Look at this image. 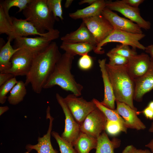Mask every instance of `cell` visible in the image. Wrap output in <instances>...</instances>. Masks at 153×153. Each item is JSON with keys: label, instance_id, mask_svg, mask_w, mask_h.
Segmentation results:
<instances>
[{"label": "cell", "instance_id": "cell-1", "mask_svg": "<svg viewBox=\"0 0 153 153\" xmlns=\"http://www.w3.org/2000/svg\"><path fill=\"white\" fill-rule=\"evenodd\" d=\"M62 55L57 43L53 41L44 50L35 54L26 76V85L31 84L35 93H40Z\"/></svg>", "mask_w": 153, "mask_h": 153}, {"label": "cell", "instance_id": "cell-2", "mask_svg": "<svg viewBox=\"0 0 153 153\" xmlns=\"http://www.w3.org/2000/svg\"><path fill=\"white\" fill-rule=\"evenodd\" d=\"M74 56L65 52L62 55L43 89L57 85L77 96L81 95L83 86L76 82L71 72Z\"/></svg>", "mask_w": 153, "mask_h": 153}, {"label": "cell", "instance_id": "cell-3", "mask_svg": "<svg viewBox=\"0 0 153 153\" xmlns=\"http://www.w3.org/2000/svg\"><path fill=\"white\" fill-rule=\"evenodd\" d=\"M106 67L116 100L137 110L133 103L134 81L128 73L126 65H112L106 63Z\"/></svg>", "mask_w": 153, "mask_h": 153}, {"label": "cell", "instance_id": "cell-4", "mask_svg": "<svg viewBox=\"0 0 153 153\" xmlns=\"http://www.w3.org/2000/svg\"><path fill=\"white\" fill-rule=\"evenodd\" d=\"M23 13L27 21L41 33L53 30L56 21L46 3V0H32Z\"/></svg>", "mask_w": 153, "mask_h": 153}, {"label": "cell", "instance_id": "cell-5", "mask_svg": "<svg viewBox=\"0 0 153 153\" xmlns=\"http://www.w3.org/2000/svg\"><path fill=\"white\" fill-rule=\"evenodd\" d=\"M145 36V35L143 33H133L114 29L107 38L96 46L93 51L97 54H104L105 51L102 46L110 42H119L122 44L131 46L135 50L138 48L145 50L146 47L141 44L139 41Z\"/></svg>", "mask_w": 153, "mask_h": 153}, {"label": "cell", "instance_id": "cell-6", "mask_svg": "<svg viewBox=\"0 0 153 153\" xmlns=\"http://www.w3.org/2000/svg\"><path fill=\"white\" fill-rule=\"evenodd\" d=\"M60 33L58 29H54L50 35L46 36L17 37L14 39V48H24L36 54L45 49L52 41L58 38Z\"/></svg>", "mask_w": 153, "mask_h": 153}, {"label": "cell", "instance_id": "cell-7", "mask_svg": "<svg viewBox=\"0 0 153 153\" xmlns=\"http://www.w3.org/2000/svg\"><path fill=\"white\" fill-rule=\"evenodd\" d=\"M65 101L75 120L80 126L87 116L97 108L93 101H87L82 97L69 94Z\"/></svg>", "mask_w": 153, "mask_h": 153}, {"label": "cell", "instance_id": "cell-8", "mask_svg": "<svg viewBox=\"0 0 153 153\" xmlns=\"http://www.w3.org/2000/svg\"><path fill=\"white\" fill-rule=\"evenodd\" d=\"M56 97L65 117L64 130L61 137L73 146L81 132L80 126L71 114L64 98L58 93L56 94Z\"/></svg>", "mask_w": 153, "mask_h": 153}, {"label": "cell", "instance_id": "cell-9", "mask_svg": "<svg viewBox=\"0 0 153 153\" xmlns=\"http://www.w3.org/2000/svg\"><path fill=\"white\" fill-rule=\"evenodd\" d=\"M106 7L112 11L120 13L129 20L137 24L141 29L147 30L151 27L150 22L145 20L141 16L139 8L131 7L121 0L105 1Z\"/></svg>", "mask_w": 153, "mask_h": 153}, {"label": "cell", "instance_id": "cell-10", "mask_svg": "<svg viewBox=\"0 0 153 153\" xmlns=\"http://www.w3.org/2000/svg\"><path fill=\"white\" fill-rule=\"evenodd\" d=\"M107 119L97 107L90 112L80 125L81 132L97 138L105 130Z\"/></svg>", "mask_w": 153, "mask_h": 153}, {"label": "cell", "instance_id": "cell-11", "mask_svg": "<svg viewBox=\"0 0 153 153\" xmlns=\"http://www.w3.org/2000/svg\"><path fill=\"white\" fill-rule=\"evenodd\" d=\"M35 54L27 49L20 48L13 55L11 59V68L2 73H11L15 77L26 76L30 69Z\"/></svg>", "mask_w": 153, "mask_h": 153}, {"label": "cell", "instance_id": "cell-12", "mask_svg": "<svg viewBox=\"0 0 153 153\" xmlns=\"http://www.w3.org/2000/svg\"><path fill=\"white\" fill-rule=\"evenodd\" d=\"M82 20L94 36L97 45L107 38L114 29L110 22L101 14Z\"/></svg>", "mask_w": 153, "mask_h": 153}, {"label": "cell", "instance_id": "cell-13", "mask_svg": "<svg viewBox=\"0 0 153 153\" xmlns=\"http://www.w3.org/2000/svg\"><path fill=\"white\" fill-rule=\"evenodd\" d=\"M101 14L111 24L114 29L133 33H143L141 28L131 20L121 17L106 7L102 11Z\"/></svg>", "mask_w": 153, "mask_h": 153}, {"label": "cell", "instance_id": "cell-14", "mask_svg": "<svg viewBox=\"0 0 153 153\" xmlns=\"http://www.w3.org/2000/svg\"><path fill=\"white\" fill-rule=\"evenodd\" d=\"M151 58L147 54L142 53L128 58L126 65L127 70L134 80L143 76L148 71L151 63Z\"/></svg>", "mask_w": 153, "mask_h": 153}, {"label": "cell", "instance_id": "cell-15", "mask_svg": "<svg viewBox=\"0 0 153 153\" xmlns=\"http://www.w3.org/2000/svg\"><path fill=\"white\" fill-rule=\"evenodd\" d=\"M116 110L124 119L125 126L127 128L138 130L145 129L146 125L137 116V110H134L126 104L116 100Z\"/></svg>", "mask_w": 153, "mask_h": 153}, {"label": "cell", "instance_id": "cell-16", "mask_svg": "<svg viewBox=\"0 0 153 153\" xmlns=\"http://www.w3.org/2000/svg\"><path fill=\"white\" fill-rule=\"evenodd\" d=\"M151 60L150 67L147 72L134 80L135 90L133 99L138 102H141L144 95L153 90V60L151 58Z\"/></svg>", "mask_w": 153, "mask_h": 153}, {"label": "cell", "instance_id": "cell-17", "mask_svg": "<svg viewBox=\"0 0 153 153\" xmlns=\"http://www.w3.org/2000/svg\"><path fill=\"white\" fill-rule=\"evenodd\" d=\"M50 110V107L48 106L46 110V117L49 119L50 122L46 133L43 137H38L37 144L34 145L27 144L26 148L28 152L34 150L37 151V153H58L53 148L50 140L54 118L51 116Z\"/></svg>", "mask_w": 153, "mask_h": 153}, {"label": "cell", "instance_id": "cell-18", "mask_svg": "<svg viewBox=\"0 0 153 153\" xmlns=\"http://www.w3.org/2000/svg\"><path fill=\"white\" fill-rule=\"evenodd\" d=\"M106 59H99L98 62L101 73L104 88V97L101 103L104 106L111 109H115L116 99L113 89L106 67Z\"/></svg>", "mask_w": 153, "mask_h": 153}, {"label": "cell", "instance_id": "cell-19", "mask_svg": "<svg viewBox=\"0 0 153 153\" xmlns=\"http://www.w3.org/2000/svg\"><path fill=\"white\" fill-rule=\"evenodd\" d=\"M11 17L14 30V39L18 37H26L32 35L46 36L50 35L54 29L41 33L31 23L25 19H18L14 17Z\"/></svg>", "mask_w": 153, "mask_h": 153}, {"label": "cell", "instance_id": "cell-20", "mask_svg": "<svg viewBox=\"0 0 153 153\" xmlns=\"http://www.w3.org/2000/svg\"><path fill=\"white\" fill-rule=\"evenodd\" d=\"M61 39L62 42L66 43H89L95 47L97 45L94 36L83 21L77 29L67 34Z\"/></svg>", "mask_w": 153, "mask_h": 153}, {"label": "cell", "instance_id": "cell-21", "mask_svg": "<svg viewBox=\"0 0 153 153\" xmlns=\"http://www.w3.org/2000/svg\"><path fill=\"white\" fill-rule=\"evenodd\" d=\"M105 7V1L96 0L93 3L86 7L69 13V16L74 20L83 19L92 17L101 14L102 11Z\"/></svg>", "mask_w": 153, "mask_h": 153}, {"label": "cell", "instance_id": "cell-22", "mask_svg": "<svg viewBox=\"0 0 153 153\" xmlns=\"http://www.w3.org/2000/svg\"><path fill=\"white\" fill-rule=\"evenodd\" d=\"M97 144L95 153H114L115 149L119 148L121 140L114 137L111 140L104 131L97 138Z\"/></svg>", "mask_w": 153, "mask_h": 153}, {"label": "cell", "instance_id": "cell-23", "mask_svg": "<svg viewBox=\"0 0 153 153\" xmlns=\"http://www.w3.org/2000/svg\"><path fill=\"white\" fill-rule=\"evenodd\" d=\"M13 40L11 37H8L6 44L0 49V73L10 69L12 66L10 60L13 55L20 48H14L11 45Z\"/></svg>", "mask_w": 153, "mask_h": 153}, {"label": "cell", "instance_id": "cell-24", "mask_svg": "<svg viewBox=\"0 0 153 153\" xmlns=\"http://www.w3.org/2000/svg\"><path fill=\"white\" fill-rule=\"evenodd\" d=\"M97 144V138L81 131L73 146L77 153H89L92 150L96 149Z\"/></svg>", "mask_w": 153, "mask_h": 153}, {"label": "cell", "instance_id": "cell-25", "mask_svg": "<svg viewBox=\"0 0 153 153\" xmlns=\"http://www.w3.org/2000/svg\"><path fill=\"white\" fill-rule=\"evenodd\" d=\"M95 46L93 45L86 42L68 43L63 42L60 46V48L65 51L75 56L78 55L83 56L93 50Z\"/></svg>", "mask_w": 153, "mask_h": 153}, {"label": "cell", "instance_id": "cell-26", "mask_svg": "<svg viewBox=\"0 0 153 153\" xmlns=\"http://www.w3.org/2000/svg\"><path fill=\"white\" fill-rule=\"evenodd\" d=\"M26 86L22 80L18 81L8 97L7 100L10 104L16 105L22 101L27 94Z\"/></svg>", "mask_w": 153, "mask_h": 153}, {"label": "cell", "instance_id": "cell-27", "mask_svg": "<svg viewBox=\"0 0 153 153\" xmlns=\"http://www.w3.org/2000/svg\"><path fill=\"white\" fill-rule=\"evenodd\" d=\"M32 0H5L1 1V6L5 15L10 22L12 24L11 17L9 14L10 9L12 7H18L19 10L17 13L20 12L25 10Z\"/></svg>", "mask_w": 153, "mask_h": 153}, {"label": "cell", "instance_id": "cell-28", "mask_svg": "<svg viewBox=\"0 0 153 153\" xmlns=\"http://www.w3.org/2000/svg\"><path fill=\"white\" fill-rule=\"evenodd\" d=\"M92 100L96 107L104 114L107 120L118 122L126 127L124 119L118 114L116 109H111L106 107L96 99L94 98Z\"/></svg>", "mask_w": 153, "mask_h": 153}, {"label": "cell", "instance_id": "cell-29", "mask_svg": "<svg viewBox=\"0 0 153 153\" xmlns=\"http://www.w3.org/2000/svg\"><path fill=\"white\" fill-rule=\"evenodd\" d=\"M0 34H5L14 39V30L12 24L9 21L0 6Z\"/></svg>", "mask_w": 153, "mask_h": 153}, {"label": "cell", "instance_id": "cell-30", "mask_svg": "<svg viewBox=\"0 0 153 153\" xmlns=\"http://www.w3.org/2000/svg\"><path fill=\"white\" fill-rule=\"evenodd\" d=\"M51 134L58 143L61 153H77L73 145L63 138L58 133L52 131Z\"/></svg>", "mask_w": 153, "mask_h": 153}, {"label": "cell", "instance_id": "cell-31", "mask_svg": "<svg viewBox=\"0 0 153 153\" xmlns=\"http://www.w3.org/2000/svg\"><path fill=\"white\" fill-rule=\"evenodd\" d=\"M62 1L61 0H46L48 8L57 21H59L58 18L62 21L64 19L61 5Z\"/></svg>", "mask_w": 153, "mask_h": 153}, {"label": "cell", "instance_id": "cell-32", "mask_svg": "<svg viewBox=\"0 0 153 153\" xmlns=\"http://www.w3.org/2000/svg\"><path fill=\"white\" fill-rule=\"evenodd\" d=\"M109 52L119 54L128 58L137 54L136 50L131 49L129 46L123 44L117 45Z\"/></svg>", "mask_w": 153, "mask_h": 153}, {"label": "cell", "instance_id": "cell-33", "mask_svg": "<svg viewBox=\"0 0 153 153\" xmlns=\"http://www.w3.org/2000/svg\"><path fill=\"white\" fill-rule=\"evenodd\" d=\"M17 82L15 77H14L0 86V103L1 104H3L5 102L8 98L7 96V94L10 92Z\"/></svg>", "mask_w": 153, "mask_h": 153}, {"label": "cell", "instance_id": "cell-34", "mask_svg": "<svg viewBox=\"0 0 153 153\" xmlns=\"http://www.w3.org/2000/svg\"><path fill=\"white\" fill-rule=\"evenodd\" d=\"M127 129L118 122L107 120L105 130L110 135H115L121 131L127 133Z\"/></svg>", "mask_w": 153, "mask_h": 153}, {"label": "cell", "instance_id": "cell-35", "mask_svg": "<svg viewBox=\"0 0 153 153\" xmlns=\"http://www.w3.org/2000/svg\"><path fill=\"white\" fill-rule=\"evenodd\" d=\"M109 61L108 63L112 65H126L128 62V58L118 54L108 52L107 54Z\"/></svg>", "mask_w": 153, "mask_h": 153}, {"label": "cell", "instance_id": "cell-36", "mask_svg": "<svg viewBox=\"0 0 153 153\" xmlns=\"http://www.w3.org/2000/svg\"><path fill=\"white\" fill-rule=\"evenodd\" d=\"M93 60L92 57L88 54L81 56L78 62L79 67L83 70H87L90 69L93 65Z\"/></svg>", "mask_w": 153, "mask_h": 153}, {"label": "cell", "instance_id": "cell-37", "mask_svg": "<svg viewBox=\"0 0 153 153\" xmlns=\"http://www.w3.org/2000/svg\"><path fill=\"white\" fill-rule=\"evenodd\" d=\"M122 153H152L149 150L137 149L133 145L126 146L122 151Z\"/></svg>", "mask_w": 153, "mask_h": 153}, {"label": "cell", "instance_id": "cell-38", "mask_svg": "<svg viewBox=\"0 0 153 153\" xmlns=\"http://www.w3.org/2000/svg\"><path fill=\"white\" fill-rule=\"evenodd\" d=\"M14 77V75L11 73H0V86Z\"/></svg>", "mask_w": 153, "mask_h": 153}, {"label": "cell", "instance_id": "cell-39", "mask_svg": "<svg viewBox=\"0 0 153 153\" xmlns=\"http://www.w3.org/2000/svg\"><path fill=\"white\" fill-rule=\"evenodd\" d=\"M123 3L133 7L138 8L139 6L144 1V0H122Z\"/></svg>", "mask_w": 153, "mask_h": 153}, {"label": "cell", "instance_id": "cell-40", "mask_svg": "<svg viewBox=\"0 0 153 153\" xmlns=\"http://www.w3.org/2000/svg\"><path fill=\"white\" fill-rule=\"evenodd\" d=\"M138 113H142L145 117L150 120H153V110L148 106L146 107L142 111L138 112Z\"/></svg>", "mask_w": 153, "mask_h": 153}, {"label": "cell", "instance_id": "cell-41", "mask_svg": "<svg viewBox=\"0 0 153 153\" xmlns=\"http://www.w3.org/2000/svg\"><path fill=\"white\" fill-rule=\"evenodd\" d=\"M145 51L147 54H149L150 58L153 60V44L146 47Z\"/></svg>", "mask_w": 153, "mask_h": 153}, {"label": "cell", "instance_id": "cell-42", "mask_svg": "<svg viewBox=\"0 0 153 153\" xmlns=\"http://www.w3.org/2000/svg\"><path fill=\"white\" fill-rule=\"evenodd\" d=\"M96 0H83L80 1L78 3L79 5H82L84 3H88L90 5L96 1Z\"/></svg>", "mask_w": 153, "mask_h": 153}, {"label": "cell", "instance_id": "cell-43", "mask_svg": "<svg viewBox=\"0 0 153 153\" xmlns=\"http://www.w3.org/2000/svg\"><path fill=\"white\" fill-rule=\"evenodd\" d=\"M9 109V107L7 106L0 107V116H1L5 112L8 111Z\"/></svg>", "mask_w": 153, "mask_h": 153}, {"label": "cell", "instance_id": "cell-44", "mask_svg": "<svg viewBox=\"0 0 153 153\" xmlns=\"http://www.w3.org/2000/svg\"><path fill=\"white\" fill-rule=\"evenodd\" d=\"M145 146L149 148L151 152L153 153V139H151L148 144H146Z\"/></svg>", "mask_w": 153, "mask_h": 153}, {"label": "cell", "instance_id": "cell-45", "mask_svg": "<svg viewBox=\"0 0 153 153\" xmlns=\"http://www.w3.org/2000/svg\"><path fill=\"white\" fill-rule=\"evenodd\" d=\"M73 1V0H67L65 3V7L66 8L69 7Z\"/></svg>", "mask_w": 153, "mask_h": 153}, {"label": "cell", "instance_id": "cell-46", "mask_svg": "<svg viewBox=\"0 0 153 153\" xmlns=\"http://www.w3.org/2000/svg\"><path fill=\"white\" fill-rule=\"evenodd\" d=\"M148 131L150 132L153 133V121L152 122L151 126L149 129Z\"/></svg>", "mask_w": 153, "mask_h": 153}, {"label": "cell", "instance_id": "cell-47", "mask_svg": "<svg viewBox=\"0 0 153 153\" xmlns=\"http://www.w3.org/2000/svg\"><path fill=\"white\" fill-rule=\"evenodd\" d=\"M148 106L153 110V101H150L148 103Z\"/></svg>", "mask_w": 153, "mask_h": 153}, {"label": "cell", "instance_id": "cell-48", "mask_svg": "<svg viewBox=\"0 0 153 153\" xmlns=\"http://www.w3.org/2000/svg\"><path fill=\"white\" fill-rule=\"evenodd\" d=\"M25 153H29V152L28 151L27 152H25Z\"/></svg>", "mask_w": 153, "mask_h": 153}]
</instances>
